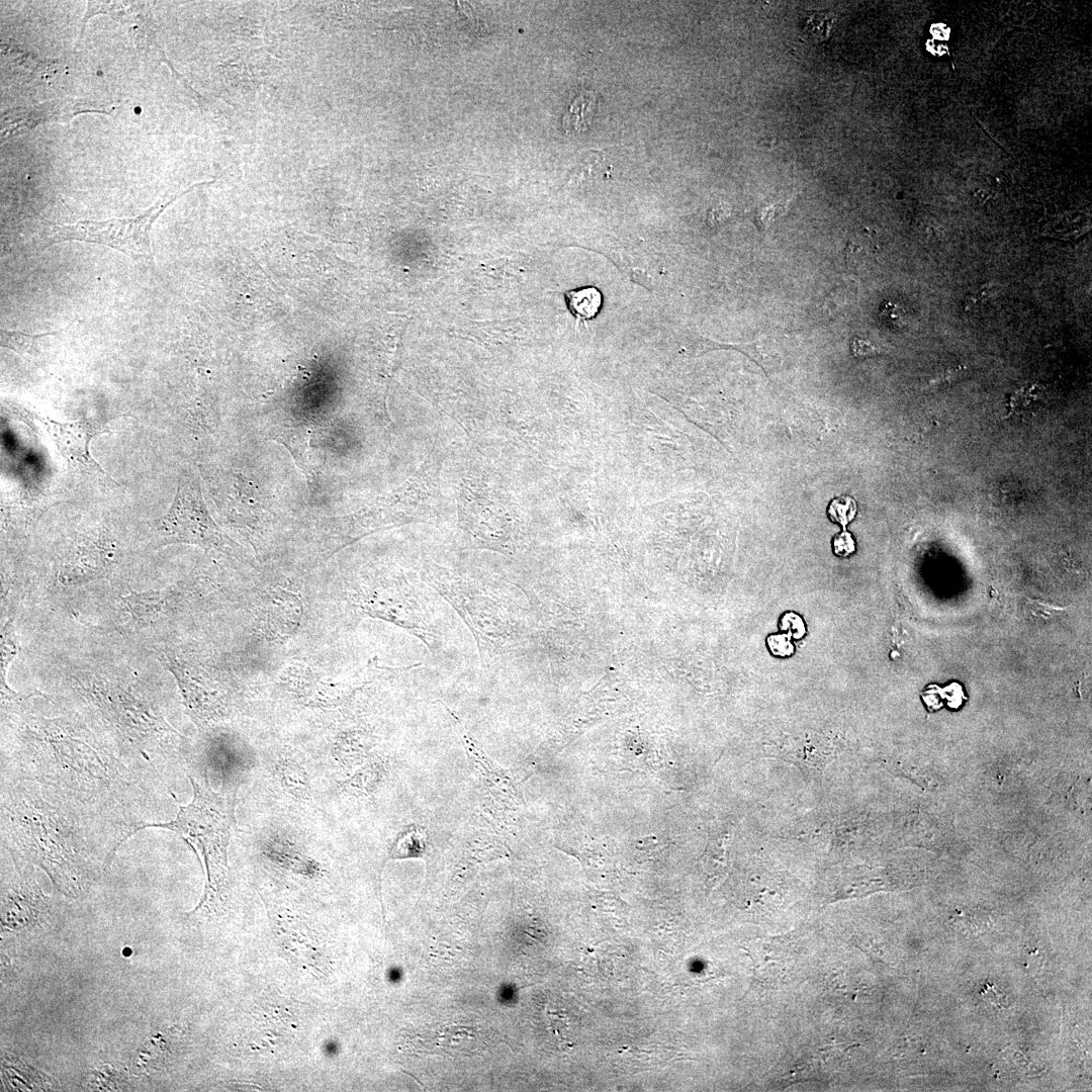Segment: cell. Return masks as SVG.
<instances>
[{
	"label": "cell",
	"instance_id": "22",
	"mask_svg": "<svg viewBox=\"0 0 1092 1092\" xmlns=\"http://www.w3.org/2000/svg\"><path fill=\"white\" fill-rule=\"evenodd\" d=\"M766 645L769 652L778 657H789L795 652L791 637L785 633L767 636Z\"/></svg>",
	"mask_w": 1092,
	"mask_h": 1092
},
{
	"label": "cell",
	"instance_id": "11",
	"mask_svg": "<svg viewBox=\"0 0 1092 1092\" xmlns=\"http://www.w3.org/2000/svg\"><path fill=\"white\" fill-rule=\"evenodd\" d=\"M44 426L59 452L72 467L87 473L107 476L89 451L92 438L104 431L85 421L60 423L48 419Z\"/></svg>",
	"mask_w": 1092,
	"mask_h": 1092
},
{
	"label": "cell",
	"instance_id": "25",
	"mask_svg": "<svg viewBox=\"0 0 1092 1092\" xmlns=\"http://www.w3.org/2000/svg\"><path fill=\"white\" fill-rule=\"evenodd\" d=\"M775 209V206H767L760 209L757 215V224L760 226V229H764L771 221L776 214Z\"/></svg>",
	"mask_w": 1092,
	"mask_h": 1092
},
{
	"label": "cell",
	"instance_id": "6",
	"mask_svg": "<svg viewBox=\"0 0 1092 1092\" xmlns=\"http://www.w3.org/2000/svg\"><path fill=\"white\" fill-rule=\"evenodd\" d=\"M157 546L186 543L236 554L240 546L229 538L211 518L202 497L199 477L185 470L168 512L154 523Z\"/></svg>",
	"mask_w": 1092,
	"mask_h": 1092
},
{
	"label": "cell",
	"instance_id": "24",
	"mask_svg": "<svg viewBox=\"0 0 1092 1092\" xmlns=\"http://www.w3.org/2000/svg\"><path fill=\"white\" fill-rule=\"evenodd\" d=\"M850 350L854 356L862 357L877 353L878 349L869 341L854 337L850 344Z\"/></svg>",
	"mask_w": 1092,
	"mask_h": 1092
},
{
	"label": "cell",
	"instance_id": "10",
	"mask_svg": "<svg viewBox=\"0 0 1092 1092\" xmlns=\"http://www.w3.org/2000/svg\"><path fill=\"white\" fill-rule=\"evenodd\" d=\"M459 526L474 547L510 552L512 526L500 505L485 498L462 502Z\"/></svg>",
	"mask_w": 1092,
	"mask_h": 1092
},
{
	"label": "cell",
	"instance_id": "1",
	"mask_svg": "<svg viewBox=\"0 0 1092 1092\" xmlns=\"http://www.w3.org/2000/svg\"><path fill=\"white\" fill-rule=\"evenodd\" d=\"M19 754L18 763L27 780L49 786L58 800L85 810L109 811L120 824L125 825L119 819L123 818L132 833L136 832L139 825L124 812L125 803L133 795L132 778L122 762L79 722L26 718L20 728Z\"/></svg>",
	"mask_w": 1092,
	"mask_h": 1092
},
{
	"label": "cell",
	"instance_id": "21",
	"mask_svg": "<svg viewBox=\"0 0 1092 1092\" xmlns=\"http://www.w3.org/2000/svg\"><path fill=\"white\" fill-rule=\"evenodd\" d=\"M780 629L791 639L799 640L806 634L804 620L795 612H786L780 619Z\"/></svg>",
	"mask_w": 1092,
	"mask_h": 1092
},
{
	"label": "cell",
	"instance_id": "18",
	"mask_svg": "<svg viewBox=\"0 0 1092 1092\" xmlns=\"http://www.w3.org/2000/svg\"><path fill=\"white\" fill-rule=\"evenodd\" d=\"M835 16L828 11H819L810 14L803 23V33L813 42L826 40L834 27Z\"/></svg>",
	"mask_w": 1092,
	"mask_h": 1092
},
{
	"label": "cell",
	"instance_id": "15",
	"mask_svg": "<svg viewBox=\"0 0 1092 1092\" xmlns=\"http://www.w3.org/2000/svg\"><path fill=\"white\" fill-rule=\"evenodd\" d=\"M20 651V643L15 632L12 618L8 619L1 629L0 639V688H1V704L2 709H14L27 701L30 697L38 695V692H33L28 695H22L13 691L7 682V673L9 665Z\"/></svg>",
	"mask_w": 1092,
	"mask_h": 1092
},
{
	"label": "cell",
	"instance_id": "7",
	"mask_svg": "<svg viewBox=\"0 0 1092 1092\" xmlns=\"http://www.w3.org/2000/svg\"><path fill=\"white\" fill-rule=\"evenodd\" d=\"M175 195L164 203H157L135 217L107 220H80L73 224L55 225L48 245L66 241L95 243L113 248L144 265H153L150 231L159 215L179 196L196 186Z\"/></svg>",
	"mask_w": 1092,
	"mask_h": 1092
},
{
	"label": "cell",
	"instance_id": "23",
	"mask_svg": "<svg viewBox=\"0 0 1092 1092\" xmlns=\"http://www.w3.org/2000/svg\"><path fill=\"white\" fill-rule=\"evenodd\" d=\"M833 552L837 556L846 557L854 552L855 543L850 533L843 530L832 541Z\"/></svg>",
	"mask_w": 1092,
	"mask_h": 1092
},
{
	"label": "cell",
	"instance_id": "3",
	"mask_svg": "<svg viewBox=\"0 0 1092 1092\" xmlns=\"http://www.w3.org/2000/svg\"><path fill=\"white\" fill-rule=\"evenodd\" d=\"M72 681L111 734L149 761L179 736L150 696L123 675L89 669L74 673Z\"/></svg>",
	"mask_w": 1092,
	"mask_h": 1092
},
{
	"label": "cell",
	"instance_id": "20",
	"mask_svg": "<svg viewBox=\"0 0 1092 1092\" xmlns=\"http://www.w3.org/2000/svg\"><path fill=\"white\" fill-rule=\"evenodd\" d=\"M1 345L18 352L21 355L32 354V347L36 341L47 335H26L20 332H12L1 329Z\"/></svg>",
	"mask_w": 1092,
	"mask_h": 1092
},
{
	"label": "cell",
	"instance_id": "19",
	"mask_svg": "<svg viewBox=\"0 0 1092 1092\" xmlns=\"http://www.w3.org/2000/svg\"><path fill=\"white\" fill-rule=\"evenodd\" d=\"M855 513V500L848 495H841L833 498L827 510L829 519L834 523L840 524L843 530H845L847 524L853 520Z\"/></svg>",
	"mask_w": 1092,
	"mask_h": 1092
},
{
	"label": "cell",
	"instance_id": "26",
	"mask_svg": "<svg viewBox=\"0 0 1092 1092\" xmlns=\"http://www.w3.org/2000/svg\"><path fill=\"white\" fill-rule=\"evenodd\" d=\"M325 1050H326L327 1054H329V1055H331V1054H333V1053H335V1052H336L335 1045H333V1043H332V1042H329V1043H328V1044L326 1045Z\"/></svg>",
	"mask_w": 1092,
	"mask_h": 1092
},
{
	"label": "cell",
	"instance_id": "8",
	"mask_svg": "<svg viewBox=\"0 0 1092 1092\" xmlns=\"http://www.w3.org/2000/svg\"><path fill=\"white\" fill-rule=\"evenodd\" d=\"M160 661L175 677L184 705L199 727H211L225 717V700L207 674L170 650L161 653Z\"/></svg>",
	"mask_w": 1092,
	"mask_h": 1092
},
{
	"label": "cell",
	"instance_id": "16",
	"mask_svg": "<svg viewBox=\"0 0 1092 1092\" xmlns=\"http://www.w3.org/2000/svg\"><path fill=\"white\" fill-rule=\"evenodd\" d=\"M566 306L577 321H590L601 311L603 295L595 286L569 289L564 292Z\"/></svg>",
	"mask_w": 1092,
	"mask_h": 1092
},
{
	"label": "cell",
	"instance_id": "2",
	"mask_svg": "<svg viewBox=\"0 0 1092 1092\" xmlns=\"http://www.w3.org/2000/svg\"><path fill=\"white\" fill-rule=\"evenodd\" d=\"M68 818L25 786L14 789L2 804V832L10 849L41 867L61 891L73 895L86 888L92 870Z\"/></svg>",
	"mask_w": 1092,
	"mask_h": 1092
},
{
	"label": "cell",
	"instance_id": "9",
	"mask_svg": "<svg viewBox=\"0 0 1092 1092\" xmlns=\"http://www.w3.org/2000/svg\"><path fill=\"white\" fill-rule=\"evenodd\" d=\"M119 556L118 544L108 532L82 536L62 559L57 581L61 586L73 587L102 578L117 564Z\"/></svg>",
	"mask_w": 1092,
	"mask_h": 1092
},
{
	"label": "cell",
	"instance_id": "13",
	"mask_svg": "<svg viewBox=\"0 0 1092 1092\" xmlns=\"http://www.w3.org/2000/svg\"><path fill=\"white\" fill-rule=\"evenodd\" d=\"M48 901L27 873L18 876L2 895V922L26 924L46 913Z\"/></svg>",
	"mask_w": 1092,
	"mask_h": 1092
},
{
	"label": "cell",
	"instance_id": "12",
	"mask_svg": "<svg viewBox=\"0 0 1092 1092\" xmlns=\"http://www.w3.org/2000/svg\"><path fill=\"white\" fill-rule=\"evenodd\" d=\"M447 710L456 721L463 747L478 782L495 802L507 806L514 804L518 799V790L510 774L486 755L455 713Z\"/></svg>",
	"mask_w": 1092,
	"mask_h": 1092
},
{
	"label": "cell",
	"instance_id": "4",
	"mask_svg": "<svg viewBox=\"0 0 1092 1092\" xmlns=\"http://www.w3.org/2000/svg\"><path fill=\"white\" fill-rule=\"evenodd\" d=\"M193 797L180 806L175 819L143 824L144 828H164L177 833L200 852L207 871V887L200 908L211 909L223 901L228 882V846L234 819L233 800L226 793L211 790L208 782L189 777Z\"/></svg>",
	"mask_w": 1092,
	"mask_h": 1092
},
{
	"label": "cell",
	"instance_id": "17",
	"mask_svg": "<svg viewBox=\"0 0 1092 1092\" xmlns=\"http://www.w3.org/2000/svg\"><path fill=\"white\" fill-rule=\"evenodd\" d=\"M597 107L596 96L583 92L576 96L563 116V126L568 131H584L592 123Z\"/></svg>",
	"mask_w": 1092,
	"mask_h": 1092
},
{
	"label": "cell",
	"instance_id": "14",
	"mask_svg": "<svg viewBox=\"0 0 1092 1092\" xmlns=\"http://www.w3.org/2000/svg\"><path fill=\"white\" fill-rule=\"evenodd\" d=\"M747 951L756 977L764 982L780 980L793 960L790 942L781 938L760 940Z\"/></svg>",
	"mask_w": 1092,
	"mask_h": 1092
},
{
	"label": "cell",
	"instance_id": "5",
	"mask_svg": "<svg viewBox=\"0 0 1092 1092\" xmlns=\"http://www.w3.org/2000/svg\"><path fill=\"white\" fill-rule=\"evenodd\" d=\"M422 579L461 617L473 635L482 667L511 651L514 622L502 589L458 575L437 564L426 567Z\"/></svg>",
	"mask_w": 1092,
	"mask_h": 1092
}]
</instances>
